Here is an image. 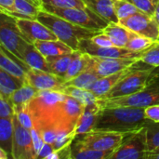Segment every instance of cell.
Here are the masks:
<instances>
[{"instance_id": "obj_1", "label": "cell", "mask_w": 159, "mask_h": 159, "mask_svg": "<svg viewBox=\"0 0 159 159\" xmlns=\"http://www.w3.org/2000/svg\"><path fill=\"white\" fill-rule=\"evenodd\" d=\"M149 121L145 116V108L129 106L102 108L93 129L132 133L145 127Z\"/></svg>"}, {"instance_id": "obj_2", "label": "cell", "mask_w": 159, "mask_h": 159, "mask_svg": "<svg viewBox=\"0 0 159 159\" xmlns=\"http://www.w3.org/2000/svg\"><path fill=\"white\" fill-rule=\"evenodd\" d=\"M65 94L55 90H39L28 103L34 127L40 130L48 126H54L59 119L61 107Z\"/></svg>"}, {"instance_id": "obj_3", "label": "cell", "mask_w": 159, "mask_h": 159, "mask_svg": "<svg viewBox=\"0 0 159 159\" xmlns=\"http://www.w3.org/2000/svg\"><path fill=\"white\" fill-rule=\"evenodd\" d=\"M37 20L51 30L59 40L68 45L73 50H78L79 41L83 38H91L102 31H95L74 24L71 21L48 12L41 8L37 15Z\"/></svg>"}, {"instance_id": "obj_4", "label": "cell", "mask_w": 159, "mask_h": 159, "mask_svg": "<svg viewBox=\"0 0 159 159\" xmlns=\"http://www.w3.org/2000/svg\"><path fill=\"white\" fill-rule=\"evenodd\" d=\"M157 67L152 72L144 89L137 93L107 100H97L101 108L112 107H137L146 108L152 105L159 104V70Z\"/></svg>"}, {"instance_id": "obj_5", "label": "cell", "mask_w": 159, "mask_h": 159, "mask_svg": "<svg viewBox=\"0 0 159 159\" xmlns=\"http://www.w3.org/2000/svg\"><path fill=\"white\" fill-rule=\"evenodd\" d=\"M42 9L58 15L74 24L81 27L95 30L103 31V29L109 24L106 20L97 15L89 7H57L50 5L43 4Z\"/></svg>"}, {"instance_id": "obj_6", "label": "cell", "mask_w": 159, "mask_h": 159, "mask_svg": "<svg viewBox=\"0 0 159 159\" xmlns=\"http://www.w3.org/2000/svg\"><path fill=\"white\" fill-rule=\"evenodd\" d=\"M0 17V42L8 51L23 61V51L30 44L20 32L16 18L1 11Z\"/></svg>"}, {"instance_id": "obj_7", "label": "cell", "mask_w": 159, "mask_h": 159, "mask_svg": "<svg viewBox=\"0 0 159 159\" xmlns=\"http://www.w3.org/2000/svg\"><path fill=\"white\" fill-rule=\"evenodd\" d=\"M156 67L149 66L147 68H136L124 77H122L116 86L108 91L102 98L98 100L115 99L129 96L139 92L146 86V83Z\"/></svg>"}, {"instance_id": "obj_8", "label": "cell", "mask_w": 159, "mask_h": 159, "mask_svg": "<svg viewBox=\"0 0 159 159\" xmlns=\"http://www.w3.org/2000/svg\"><path fill=\"white\" fill-rule=\"evenodd\" d=\"M129 134L130 133L93 129L89 132L76 135L75 139L92 149L114 153Z\"/></svg>"}, {"instance_id": "obj_9", "label": "cell", "mask_w": 159, "mask_h": 159, "mask_svg": "<svg viewBox=\"0 0 159 159\" xmlns=\"http://www.w3.org/2000/svg\"><path fill=\"white\" fill-rule=\"evenodd\" d=\"M147 153L146 127L129 134L110 159H144Z\"/></svg>"}, {"instance_id": "obj_10", "label": "cell", "mask_w": 159, "mask_h": 159, "mask_svg": "<svg viewBox=\"0 0 159 159\" xmlns=\"http://www.w3.org/2000/svg\"><path fill=\"white\" fill-rule=\"evenodd\" d=\"M119 23L143 36L155 41L159 39V26L155 16L138 11L128 18L120 20Z\"/></svg>"}, {"instance_id": "obj_11", "label": "cell", "mask_w": 159, "mask_h": 159, "mask_svg": "<svg viewBox=\"0 0 159 159\" xmlns=\"http://www.w3.org/2000/svg\"><path fill=\"white\" fill-rule=\"evenodd\" d=\"M78 50L87 53L93 57H102V58H127L134 59L143 56V51H132L127 48H120L116 46L113 47H100L96 45L91 38H83L79 41Z\"/></svg>"}, {"instance_id": "obj_12", "label": "cell", "mask_w": 159, "mask_h": 159, "mask_svg": "<svg viewBox=\"0 0 159 159\" xmlns=\"http://www.w3.org/2000/svg\"><path fill=\"white\" fill-rule=\"evenodd\" d=\"M13 159H36L31 130L27 129L20 123L16 114L13 116Z\"/></svg>"}, {"instance_id": "obj_13", "label": "cell", "mask_w": 159, "mask_h": 159, "mask_svg": "<svg viewBox=\"0 0 159 159\" xmlns=\"http://www.w3.org/2000/svg\"><path fill=\"white\" fill-rule=\"evenodd\" d=\"M85 104L80 102L75 98L66 95L62 101L61 112L59 116L56 128L60 129H65L67 131L75 130L78 120L83 113Z\"/></svg>"}, {"instance_id": "obj_14", "label": "cell", "mask_w": 159, "mask_h": 159, "mask_svg": "<svg viewBox=\"0 0 159 159\" xmlns=\"http://www.w3.org/2000/svg\"><path fill=\"white\" fill-rule=\"evenodd\" d=\"M139 61V58H102L89 55V65L100 77H104L117 73L123 69L136 64Z\"/></svg>"}, {"instance_id": "obj_15", "label": "cell", "mask_w": 159, "mask_h": 159, "mask_svg": "<svg viewBox=\"0 0 159 159\" xmlns=\"http://www.w3.org/2000/svg\"><path fill=\"white\" fill-rule=\"evenodd\" d=\"M26 82L38 90H55L62 92L65 80L51 73L31 68L26 73Z\"/></svg>"}, {"instance_id": "obj_16", "label": "cell", "mask_w": 159, "mask_h": 159, "mask_svg": "<svg viewBox=\"0 0 159 159\" xmlns=\"http://www.w3.org/2000/svg\"><path fill=\"white\" fill-rule=\"evenodd\" d=\"M16 20L20 32L31 44L39 40H58L57 35L38 20L16 18Z\"/></svg>"}, {"instance_id": "obj_17", "label": "cell", "mask_w": 159, "mask_h": 159, "mask_svg": "<svg viewBox=\"0 0 159 159\" xmlns=\"http://www.w3.org/2000/svg\"><path fill=\"white\" fill-rule=\"evenodd\" d=\"M0 68L24 82H26V73L31 69L26 62L16 57L2 45L0 47Z\"/></svg>"}, {"instance_id": "obj_18", "label": "cell", "mask_w": 159, "mask_h": 159, "mask_svg": "<svg viewBox=\"0 0 159 159\" xmlns=\"http://www.w3.org/2000/svg\"><path fill=\"white\" fill-rule=\"evenodd\" d=\"M140 62V61H139ZM139 62H137L136 64L129 66L126 69H123L117 73H115L113 75L104 76V77H101L100 79H98L93 86L90 88V91L98 98L101 99L102 98L108 91H110L115 86L116 84L122 78L124 77L126 75H128L129 73H130L131 71H133L134 69L137 68V65L139 64Z\"/></svg>"}, {"instance_id": "obj_19", "label": "cell", "mask_w": 159, "mask_h": 159, "mask_svg": "<svg viewBox=\"0 0 159 159\" xmlns=\"http://www.w3.org/2000/svg\"><path fill=\"white\" fill-rule=\"evenodd\" d=\"M101 109L102 108L99 105L97 101L85 105L83 113L78 120V123L75 129L76 135L87 133V132L93 130Z\"/></svg>"}, {"instance_id": "obj_20", "label": "cell", "mask_w": 159, "mask_h": 159, "mask_svg": "<svg viewBox=\"0 0 159 159\" xmlns=\"http://www.w3.org/2000/svg\"><path fill=\"white\" fill-rule=\"evenodd\" d=\"M87 7L91 9L108 23L119 22L113 0H83Z\"/></svg>"}, {"instance_id": "obj_21", "label": "cell", "mask_w": 159, "mask_h": 159, "mask_svg": "<svg viewBox=\"0 0 159 159\" xmlns=\"http://www.w3.org/2000/svg\"><path fill=\"white\" fill-rule=\"evenodd\" d=\"M112 154L92 149L76 139L71 143V159H110Z\"/></svg>"}, {"instance_id": "obj_22", "label": "cell", "mask_w": 159, "mask_h": 159, "mask_svg": "<svg viewBox=\"0 0 159 159\" xmlns=\"http://www.w3.org/2000/svg\"><path fill=\"white\" fill-rule=\"evenodd\" d=\"M34 47L46 57L61 56L74 51L68 45L61 40H39L34 43Z\"/></svg>"}, {"instance_id": "obj_23", "label": "cell", "mask_w": 159, "mask_h": 159, "mask_svg": "<svg viewBox=\"0 0 159 159\" xmlns=\"http://www.w3.org/2000/svg\"><path fill=\"white\" fill-rule=\"evenodd\" d=\"M13 138H14V124L13 117H0V148L5 150L9 159H13Z\"/></svg>"}, {"instance_id": "obj_24", "label": "cell", "mask_w": 159, "mask_h": 159, "mask_svg": "<svg viewBox=\"0 0 159 159\" xmlns=\"http://www.w3.org/2000/svg\"><path fill=\"white\" fill-rule=\"evenodd\" d=\"M23 61L30 68L51 72L46 57L34 47V44H28L23 51Z\"/></svg>"}, {"instance_id": "obj_25", "label": "cell", "mask_w": 159, "mask_h": 159, "mask_svg": "<svg viewBox=\"0 0 159 159\" xmlns=\"http://www.w3.org/2000/svg\"><path fill=\"white\" fill-rule=\"evenodd\" d=\"M102 32L111 38L115 46L120 48H126L132 33L119 22H110Z\"/></svg>"}, {"instance_id": "obj_26", "label": "cell", "mask_w": 159, "mask_h": 159, "mask_svg": "<svg viewBox=\"0 0 159 159\" xmlns=\"http://www.w3.org/2000/svg\"><path fill=\"white\" fill-rule=\"evenodd\" d=\"M77 53L78 50H74L70 53H66L61 56L46 58L48 62L51 73L63 78L70 67V64L72 63L73 60L76 57Z\"/></svg>"}, {"instance_id": "obj_27", "label": "cell", "mask_w": 159, "mask_h": 159, "mask_svg": "<svg viewBox=\"0 0 159 159\" xmlns=\"http://www.w3.org/2000/svg\"><path fill=\"white\" fill-rule=\"evenodd\" d=\"M24 83L26 82L0 68V96L10 100L11 95Z\"/></svg>"}, {"instance_id": "obj_28", "label": "cell", "mask_w": 159, "mask_h": 159, "mask_svg": "<svg viewBox=\"0 0 159 159\" xmlns=\"http://www.w3.org/2000/svg\"><path fill=\"white\" fill-rule=\"evenodd\" d=\"M100 78L101 77L92 70L89 61V65L87 69L84 72H82L80 75H78L77 76L66 81L65 86H73V87H77V88L89 90L90 88L93 86V84Z\"/></svg>"}, {"instance_id": "obj_29", "label": "cell", "mask_w": 159, "mask_h": 159, "mask_svg": "<svg viewBox=\"0 0 159 159\" xmlns=\"http://www.w3.org/2000/svg\"><path fill=\"white\" fill-rule=\"evenodd\" d=\"M38 91V89L26 82L11 95L10 101L14 107L26 105L35 97Z\"/></svg>"}, {"instance_id": "obj_30", "label": "cell", "mask_w": 159, "mask_h": 159, "mask_svg": "<svg viewBox=\"0 0 159 159\" xmlns=\"http://www.w3.org/2000/svg\"><path fill=\"white\" fill-rule=\"evenodd\" d=\"M89 55L78 50L76 57L73 60L65 76L63 77L65 82L77 76L82 72H84L89 65Z\"/></svg>"}, {"instance_id": "obj_31", "label": "cell", "mask_w": 159, "mask_h": 159, "mask_svg": "<svg viewBox=\"0 0 159 159\" xmlns=\"http://www.w3.org/2000/svg\"><path fill=\"white\" fill-rule=\"evenodd\" d=\"M62 93L75 98L85 105L96 102L98 100V98L90 90L77 88V87H73V86H65L62 90Z\"/></svg>"}, {"instance_id": "obj_32", "label": "cell", "mask_w": 159, "mask_h": 159, "mask_svg": "<svg viewBox=\"0 0 159 159\" xmlns=\"http://www.w3.org/2000/svg\"><path fill=\"white\" fill-rule=\"evenodd\" d=\"M155 42L156 41L151 38L143 36L141 34H138L132 32L126 48L132 51L140 52V51H143V50L147 49L148 48H150Z\"/></svg>"}, {"instance_id": "obj_33", "label": "cell", "mask_w": 159, "mask_h": 159, "mask_svg": "<svg viewBox=\"0 0 159 159\" xmlns=\"http://www.w3.org/2000/svg\"><path fill=\"white\" fill-rule=\"evenodd\" d=\"M146 127L147 152L159 148V122L149 121Z\"/></svg>"}, {"instance_id": "obj_34", "label": "cell", "mask_w": 159, "mask_h": 159, "mask_svg": "<svg viewBox=\"0 0 159 159\" xmlns=\"http://www.w3.org/2000/svg\"><path fill=\"white\" fill-rule=\"evenodd\" d=\"M113 1H114L116 13L119 20L128 18L130 15L140 11L133 4H131L128 0H113Z\"/></svg>"}, {"instance_id": "obj_35", "label": "cell", "mask_w": 159, "mask_h": 159, "mask_svg": "<svg viewBox=\"0 0 159 159\" xmlns=\"http://www.w3.org/2000/svg\"><path fill=\"white\" fill-rule=\"evenodd\" d=\"M140 61L144 64L159 67V40H157L150 48L144 50Z\"/></svg>"}, {"instance_id": "obj_36", "label": "cell", "mask_w": 159, "mask_h": 159, "mask_svg": "<svg viewBox=\"0 0 159 159\" xmlns=\"http://www.w3.org/2000/svg\"><path fill=\"white\" fill-rule=\"evenodd\" d=\"M40 10H41V7L34 5L28 0H15L14 11L30 16L34 20H37V15Z\"/></svg>"}, {"instance_id": "obj_37", "label": "cell", "mask_w": 159, "mask_h": 159, "mask_svg": "<svg viewBox=\"0 0 159 159\" xmlns=\"http://www.w3.org/2000/svg\"><path fill=\"white\" fill-rule=\"evenodd\" d=\"M14 110H15V114H16L20 123L24 128L31 130L34 128V121H33V117H32L31 112L29 110L28 104L16 106V107H14Z\"/></svg>"}, {"instance_id": "obj_38", "label": "cell", "mask_w": 159, "mask_h": 159, "mask_svg": "<svg viewBox=\"0 0 159 159\" xmlns=\"http://www.w3.org/2000/svg\"><path fill=\"white\" fill-rule=\"evenodd\" d=\"M75 137H76L75 130L67 131L65 129H60L58 132L57 139H56L55 143H53V147H54L55 151L71 145V143L75 139Z\"/></svg>"}, {"instance_id": "obj_39", "label": "cell", "mask_w": 159, "mask_h": 159, "mask_svg": "<svg viewBox=\"0 0 159 159\" xmlns=\"http://www.w3.org/2000/svg\"><path fill=\"white\" fill-rule=\"evenodd\" d=\"M133 4L140 11L151 16H155L158 0H128Z\"/></svg>"}, {"instance_id": "obj_40", "label": "cell", "mask_w": 159, "mask_h": 159, "mask_svg": "<svg viewBox=\"0 0 159 159\" xmlns=\"http://www.w3.org/2000/svg\"><path fill=\"white\" fill-rule=\"evenodd\" d=\"M42 3L57 7H86L83 0H42Z\"/></svg>"}, {"instance_id": "obj_41", "label": "cell", "mask_w": 159, "mask_h": 159, "mask_svg": "<svg viewBox=\"0 0 159 159\" xmlns=\"http://www.w3.org/2000/svg\"><path fill=\"white\" fill-rule=\"evenodd\" d=\"M15 115L14 106L10 100L0 96V117L11 118Z\"/></svg>"}, {"instance_id": "obj_42", "label": "cell", "mask_w": 159, "mask_h": 159, "mask_svg": "<svg viewBox=\"0 0 159 159\" xmlns=\"http://www.w3.org/2000/svg\"><path fill=\"white\" fill-rule=\"evenodd\" d=\"M40 132L45 143L53 144L57 139L59 129L54 126H48L40 129Z\"/></svg>"}, {"instance_id": "obj_43", "label": "cell", "mask_w": 159, "mask_h": 159, "mask_svg": "<svg viewBox=\"0 0 159 159\" xmlns=\"http://www.w3.org/2000/svg\"><path fill=\"white\" fill-rule=\"evenodd\" d=\"M91 40L96 45H98L100 47H113V46H115L114 43L111 40V38L106 34H104L103 32L101 33V34H96L93 37H91Z\"/></svg>"}, {"instance_id": "obj_44", "label": "cell", "mask_w": 159, "mask_h": 159, "mask_svg": "<svg viewBox=\"0 0 159 159\" xmlns=\"http://www.w3.org/2000/svg\"><path fill=\"white\" fill-rule=\"evenodd\" d=\"M31 133H32V137H33V142H34V145L35 154L37 156V154L39 153V151L43 147L45 142H44V140L42 138V135H41L40 130L36 129L34 127L31 129Z\"/></svg>"}, {"instance_id": "obj_45", "label": "cell", "mask_w": 159, "mask_h": 159, "mask_svg": "<svg viewBox=\"0 0 159 159\" xmlns=\"http://www.w3.org/2000/svg\"><path fill=\"white\" fill-rule=\"evenodd\" d=\"M145 116L147 119L154 121V122H159V104L152 105L145 108Z\"/></svg>"}, {"instance_id": "obj_46", "label": "cell", "mask_w": 159, "mask_h": 159, "mask_svg": "<svg viewBox=\"0 0 159 159\" xmlns=\"http://www.w3.org/2000/svg\"><path fill=\"white\" fill-rule=\"evenodd\" d=\"M54 151H55V149H54V147H53V144L45 143L44 145H43V147L41 148V150H40L39 153L37 154L36 159H46L50 154H52Z\"/></svg>"}, {"instance_id": "obj_47", "label": "cell", "mask_w": 159, "mask_h": 159, "mask_svg": "<svg viewBox=\"0 0 159 159\" xmlns=\"http://www.w3.org/2000/svg\"><path fill=\"white\" fill-rule=\"evenodd\" d=\"M15 0H0V10L5 12L14 11Z\"/></svg>"}, {"instance_id": "obj_48", "label": "cell", "mask_w": 159, "mask_h": 159, "mask_svg": "<svg viewBox=\"0 0 159 159\" xmlns=\"http://www.w3.org/2000/svg\"><path fill=\"white\" fill-rule=\"evenodd\" d=\"M144 159H159V148L147 152Z\"/></svg>"}, {"instance_id": "obj_49", "label": "cell", "mask_w": 159, "mask_h": 159, "mask_svg": "<svg viewBox=\"0 0 159 159\" xmlns=\"http://www.w3.org/2000/svg\"><path fill=\"white\" fill-rule=\"evenodd\" d=\"M0 159H9L7 152L5 150H3L2 148H0Z\"/></svg>"}, {"instance_id": "obj_50", "label": "cell", "mask_w": 159, "mask_h": 159, "mask_svg": "<svg viewBox=\"0 0 159 159\" xmlns=\"http://www.w3.org/2000/svg\"><path fill=\"white\" fill-rule=\"evenodd\" d=\"M155 18H156V20H157V23H158V26H159V0H158V2H157V8H156V13H155Z\"/></svg>"}, {"instance_id": "obj_51", "label": "cell", "mask_w": 159, "mask_h": 159, "mask_svg": "<svg viewBox=\"0 0 159 159\" xmlns=\"http://www.w3.org/2000/svg\"><path fill=\"white\" fill-rule=\"evenodd\" d=\"M28 1H30L31 3H33L34 5H35L39 7H42V5H43L42 0H28Z\"/></svg>"}]
</instances>
